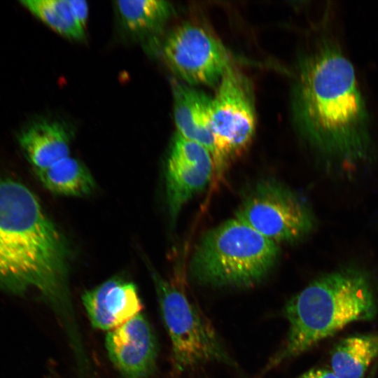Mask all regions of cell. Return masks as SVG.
Listing matches in <instances>:
<instances>
[{"label":"cell","instance_id":"6da1fadb","mask_svg":"<svg viewBox=\"0 0 378 378\" xmlns=\"http://www.w3.org/2000/svg\"><path fill=\"white\" fill-rule=\"evenodd\" d=\"M293 113L304 139L333 164L354 167L373 156L369 113L354 66L334 42L322 43L302 61Z\"/></svg>","mask_w":378,"mask_h":378},{"label":"cell","instance_id":"7a4b0ae2","mask_svg":"<svg viewBox=\"0 0 378 378\" xmlns=\"http://www.w3.org/2000/svg\"><path fill=\"white\" fill-rule=\"evenodd\" d=\"M70 251L36 195L22 183L0 176V286L36 291L69 309Z\"/></svg>","mask_w":378,"mask_h":378},{"label":"cell","instance_id":"3957f363","mask_svg":"<svg viewBox=\"0 0 378 378\" xmlns=\"http://www.w3.org/2000/svg\"><path fill=\"white\" fill-rule=\"evenodd\" d=\"M377 311L370 278L363 270L344 267L318 277L284 306L288 332L267 369L299 356L352 322L372 320Z\"/></svg>","mask_w":378,"mask_h":378},{"label":"cell","instance_id":"277c9868","mask_svg":"<svg viewBox=\"0 0 378 378\" xmlns=\"http://www.w3.org/2000/svg\"><path fill=\"white\" fill-rule=\"evenodd\" d=\"M279 255V244L234 218L202 237L191 257L189 274L202 286L249 288L267 276Z\"/></svg>","mask_w":378,"mask_h":378},{"label":"cell","instance_id":"5b68a950","mask_svg":"<svg viewBox=\"0 0 378 378\" xmlns=\"http://www.w3.org/2000/svg\"><path fill=\"white\" fill-rule=\"evenodd\" d=\"M153 279L176 369L183 372L212 362L234 366L209 319L186 293L155 272Z\"/></svg>","mask_w":378,"mask_h":378},{"label":"cell","instance_id":"8992f818","mask_svg":"<svg viewBox=\"0 0 378 378\" xmlns=\"http://www.w3.org/2000/svg\"><path fill=\"white\" fill-rule=\"evenodd\" d=\"M235 218L277 244L299 241L316 225L307 202L272 179L260 181L251 188L238 207Z\"/></svg>","mask_w":378,"mask_h":378},{"label":"cell","instance_id":"52a82bcc","mask_svg":"<svg viewBox=\"0 0 378 378\" xmlns=\"http://www.w3.org/2000/svg\"><path fill=\"white\" fill-rule=\"evenodd\" d=\"M215 140L213 178L220 181L230 163L249 145L255 128L253 94L248 80L230 66L211 97Z\"/></svg>","mask_w":378,"mask_h":378},{"label":"cell","instance_id":"ba28073f","mask_svg":"<svg viewBox=\"0 0 378 378\" xmlns=\"http://www.w3.org/2000/svg\"><path fill=\"white\" fill-rule=\"evenodd\" d=\"M163 55L172 71L190 85H218L232 66L228 51L201 26L187 23L174 29L163 45Z\"/></svg>","mask_w":378,"mask_h":378},{"label":"cell","instance_id":"9c48e42d","mask_svg":"<svg viewBox=\"0 0 378 378\" xmlns=\"http://www.w3.org/2000/svg\"><path fill=\"white\" fill-rule=\"evenodd\" d=\"M214 176L211 153L201 144L176 134L167 162L166 194L173 223L183 206Z\"/></svg>","mask_w":378,"mask_h":378},{"label":"cell","instance_id":"30bf717a","mask_svg":"<svg viewBox=\"0 0 378 378\" xmlns=\"http://www.w3.org/2000/svg\"><path fill=\"white\" fill-rule=\"evenodd\" d=\"M105 346L110 360L125 378H147L155 368L158 342L141 313L108 331Z\"/></svg>","mask_w":378,"mask_h":378},{"label":"cell","instance_id":"8fae6325","mask_svg":"<svg viewBox=\"0 0 378 378\" xmlns=\"http://www.w3.org/2000/svg\"><path fill=\"white\" fill-rule=\"evenodd\" d=\"M81 300L92 326L107 332L140 314L143 307L136 285L118 276L85 291Z\"/></svg>","mask_w":378,"mask_h":378},{"label":"cell","instance_id":"7c38bea8","mask_svg":"<svg viewBox=\"0 0 378 378\" xmlns=\"http://www.w3.org/2000/svg\"><path fill=\"white\" fill-rule=\"evenodd\" d=\"M173 94L176 133L201 144L213 156L215 140L211 122V97L179 83L174 85Z\"/></svg>","mask_w":378,"mask_h":378},{"label":"cell","instance_id":"4fadbf2b","mask_svg":"<svg viewBox=\"0 0 378 378\" xmlns=\"http://www.w3.org/2000/svg\"><path fill=\"white\" fill-rule=\"evenodd\" d=\"M69 134L60 122L41 120L24 129L18 140L26 158L37 172L69 157Z\"/></svg>","mask_w":378,"mask_h":378},{"label":"cell","instance_id":"5bb4252c","mask_svg":"<svg viewBox=\"0 0 378 378\" xmlns=\"http://www.w3.org/2000/svg\"><path fill=\"white\" fill-rule=\"evenodd\" d=\"M378 356V333L344 338L331 354L332 370L337 378H363Z\"/></svg>","mask_w":378,"mask_h":378},{"label":"cell","instance_id":"9a60e30c","mask_svg":"<svg viewBox=\"0 0 378 378\" xmlns=\"http://www.w3.org/2000/svg\"><path fill=\"white\" fill-rule=\"evenodd\" d=\"M36 174L48 190L57 195L86 196L95 187L94 180L88 168L69 156Z\"/></svg>","mask_w":378,"mask_h":378},{"label":"cell","instance_id":"2e32d148","mask_svg":"<svg viewBox=\"0 0 378 378\" xmlns=\"http://www.w3.org/2000/svg\"><path fill=\"white\" fill-rule=\"evenodd\" d=\"M115 6L124 27L139 36L159 31L173 12L170 3L162 0L118 1Z\"/></svg>","mask_w":378,"mask_h":378},{"label":"cell","instance_id":"e0dca14e","mask_svg":"<svg viewBox=\"0 0 378 378\" xmlns=\"http://www.w3.org/2000/svg\"><path fill=\"white\" fill-rule=\"evenodd\" d=\"M21 3L57 33L70 39L83 38L85 29L74 18L69 0H28Z\"/></svg>","mask_w":378,"mask_h":378},{"label":"cell","instance_id":"ac0fdd59","mask_svg":"<svg viewBox=\"0 0 378 378\" xmlns=\"http://www.w3.org/2000/svg\"><path fill=\"white\" fill-rule=\"evenodd\" d=\"M69 3L74 18L79 24L85 29L88 16L87 2L83 0H69Z\"/></svg>","mask_w":378,"mask_h":378},{"label":"cell","instance_id":"d6986e66","mask_svg":"<svg viewBox=\"0 0 378 378\" xmlns=\"http://www.w3.org/2000/svg\"><path fill=\"white\" fill-rule=\"evenodd\" d=\"M298 378H337L332 370L323 368L312 369Z\"/></svg>","mask_w":378,"mask_h":378}]
</instances>
